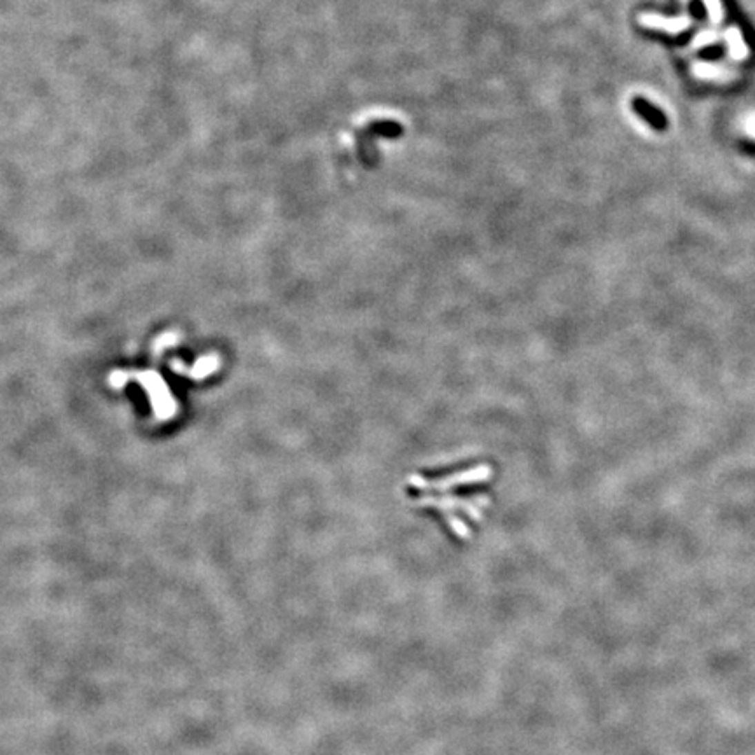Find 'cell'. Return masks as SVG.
<instances>
[{
    "mask_svg": "<svg viewBox=\"0 0 755 755\" xmlns=\"http://www.w3.org/2000/svg\"><path fill=\"white\" fill-rule=\"evenodd\" d=\"M745 131L755 139V114L747 117V121H745Z\"/></svg>",
    "mask_w": 755,
    "mask_h": 755,
    "instance_id": "cell-7",
    "label": "cell"
},
{
    "mask_svg": "<svg viewBox=\"0 0 755 755\" xmlns=\"http://www.w3.org/2000/svg\"><path fill=\"white\" fill-rule=\"evenodd\" d=\"M694 77L703 79V81H731L738 77V72L734 68L725 67L720 63H694L691 67Z\"/></svg>",
    "mask_w": 755,
    "mask_h": 755,
    "instance_id": "cell-3",
    "label": "cell"
},
{
    "mask_svg": "<svg viewBox=\"0 0 755 755\" xmlns=\"http://www.w3.org/2000/svg\"><path fill=\"white\" fill-rule=\"evenodd\" d=\"M640 21L645 26L652 28V30H661L666 34L677 35L682 32H687L689 26L692 25V19L689 16H678V18H663V16L654 14V12H647L640 18Z\"/></svg>",
    "mask_w": 755,
    "mask_h": 755,
    "instance_id": "cell-1",
    "label": "cell"
},
{
    "mask_svg": "<svg viewBox=\"0 0 755 755\" xmlns=\"http://www.w3.org/2000/svg\"><path fill=\"white\" fill-rule=\"evenodd\" d=\"M705 8H707L708 16H710V21L714 25H718L724 18V11H722V2L720 0H703Z\"/></svg>",
    "mask_w": 755,
    "mask_h": 755,
    "instance_id": "cell-5",
    "label": "cell"
},
{
    "mask_svg": "<svg viewBox=\"0 0 755 755\" xmlns=\"http://www.w3.org/2000/svg\"><path fill=\"white\" fill-rule=\"evenodd\" d=\"M725 42H727V48H729V55L733 60L736 61H745L748 60V55H750V49H748L747 42H745L743 34H741L740 26L733 25L725 30Z\"/></svg>",
    "mask_w": 755,
    "mask_h": 755,
    "instance_id": "cell-4",
    "label": "cell"
},
{
    "mask_svg": "<svg viewBox=\"0 0 755 755\" xmlns=\"http://www.w3.org/2000/svg\"><path fill=\"white\" fill-rule=\"evenodd\" d=\"M715 41H717V35H715L714 32H701V34H698L694 39H692L691 48L692 49L705 48V46L715 44Z\"/></svg>",
    "mask_w": 755,
    "mask_h": 755,
    "instance_id": "cell-6",
    "label": "cell"
},
{
    "mask_svg": "<svg viewBox=\"0 0 755 755\" xmlns=\"http://www.w3.org/2000/svg\"><path fill=\"white\" fill-rule=\"evenodd\" d=\"M487 471H488V467H479V469H472V471H469V472H462V474H455V475H451V478L441 479V481L426 482V481H423L422 478H415V479H411V482H415L416 487H420V488L432 487V488H439V490H444V488H451V487H455V484H467V482L482 481V479H487L488 475H479V474H481V472H487Z\"/></svg>",
    "mask_w": 755,
    "mask_h": 755,
    "instance_id": "cell-2",
    "label": "cell"
}]
</instances>
